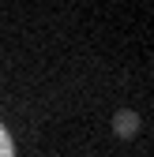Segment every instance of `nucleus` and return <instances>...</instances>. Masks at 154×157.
Masks as SVG:
<instances>
[{
	"instance_id": "f257e3e1",
	"label": "nucleus",
	"mask_w": 154,
	"mask_h": 157,
	"mask_svg": "<svg viewBox=\"0 0 154 157\" xmlns=\"http://www.w3.org/2000/svg\"><path fill=\"white\" fill-rule=\"evenodd\" d=\"M0 157H15V146H11V135L4 131V124H0Z\"/></svg>"
}]
</instances>
